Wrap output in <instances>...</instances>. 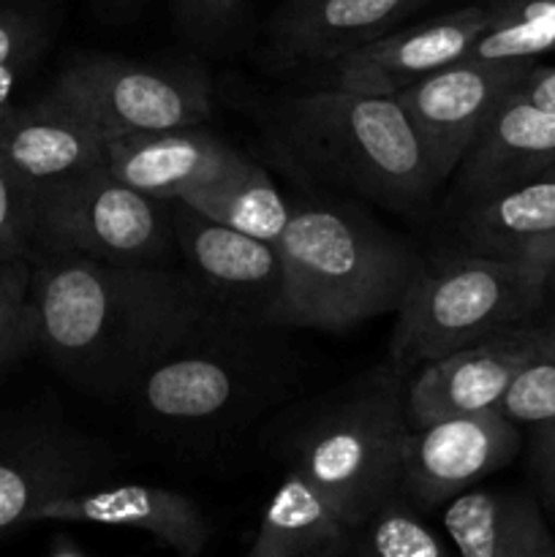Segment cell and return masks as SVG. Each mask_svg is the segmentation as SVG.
Listing matches in <instances>:
<instances>
[{"mask_svg": "<svg viewBox=\"0 0 555 557\" xmlns=\"http://www.w3.org/2000/svg\"><path fill=\"white\" fill-rule=\"evenodd\" d=\"M166 207L174 245L207 297L237 324L278 330L286 299V270L278 243L221 226L183 199H169Z\"/></svg>", "mask_w": 555, "mask_h": 557, "instance_id": "9", "label": "cell"}, {"mask_svg": "<svg viewBox=\"0 0 555 557\" xmlns=\"http://www.w3.org/2000/svg\"><path fill=\"white\" fill-rule=\"evenodd\" d=\"M38 348L79 389L131 395L163 357L229 321L190 272L112 264L76 253L30 256Z\"/></svg>", "mask_w": 555, "mask_h": 557, "instance_id": "1", "label": "cell"}, {"mask_svg": "<svg viewBox=\"0 0 555 557\" xmlns=\"http://www.w3.org/2000/svg\"><path fill=\"white\" fill-rule=\"evenodd\" d=\"M536 357L531 324H522L422 364L406 386L408 428L495 408L517 370Z\"/></svg>", "mask_w": 555, "mask_h": 557, "instance_id": "14", "label": "cell"}, {"mask_svg": "<svg viewBox=\"0 0 555 557\" xmlns=\"http://www.w3.org/2000/svg\"><path fill=\"white\" fill-rule=\"evenodd\" d=\"M531 335L536 343L539 357L555 359V310H550L542 319L531 321Z\"/></svg>", "mask_w": 555, "mask_h": 557, "instance_id": "34", "label": "cell"}, {"mask_svg": "<svg viewBox=\"0 0 555 557\" xmlns=\"http://www.w3.org/2000/svg\"><path fill=\"white\" fill-rule=\"evenodd\" d=\"M172 243L166 201L125 185L107 163L38 190L36 250L112 264H158Z\"/></svg>", "mask_w": 555, "mask_h": 557, "instance_id": "6", "label": "cell"}, {"mask_svg": "<svg viewBox=\"0 0 555 557\" xmlns=\"http://www.w3.org/2000/svg\"><path fill=\"white\" fill-rule=\"evenodd\" d=\"M406 386L408 373L375 364L292 406L270 430L275 460L316 484L351 528L400 493Z\"/></svg>", "mask_w": 555, "mask_h": 557, "instance_id": "2", "label": "cell"}, {"mask_svg": "<svg viewBox=\"0 0 555 557\" xmlns=\"http://www.w3.org/2000/svg\"><path fill=\"white\" fill-rule=\"evenodd\" d=\"M428 0H286L272 20L278 63H332L395 30Z\"/></svg>", "mask_w": 555, "mask_h": 557, "instance_id": "18", "label": "cell"}, {"mask_svg": "<svg viewBox=\"0 0 555 557\" xmlns=\"http://www.w3.org/2000/svg\"><path fill=\"white\" fill-rule=\"evenodd\" d=\"M103 145V131L52 87L38 101L11 109L0 123V152L38 190L101 166Z\"/></svg>", "mask_w": 555, "mask_h": 557, "instance_id": "17", "label": "cell"}, {"mask_svg": "<svg viewBox=\"0 0 555 557\" xmlns=\"http://www.w3.org/2000/svg\"><path fill=\"white\" fill-rule=\"evenodd\" d=\"M520 449L517 424L498 408L408 428L400 446V495L417 509L446 506Z\"/></svg>", "mask_w": 555, "mask_h": 557, "instance_id": "11", "label": "cell"}, {"mask_svg": "<svg viewBox=\"0 0 555 557\" xmlns=\"http://www.w3.org/2000/svg\"><path fill=\"white\" fill-rule=\"evenodd\" d=\"M44 520L128 528L183 557H199L212 536L205 511L190 495L150 484H98L60 495L36 511V522Z\"/></svg>", "mask_w": 555, "mask_h": 557, "instance_id": "15", "label": "cell"}, {"mask_svg": "<svg viewBox=\"0 0 555 557\" xmlns=\"http://www.w3.org/2000/svg\"><path fill=\"white\" fill-rule=\"evenodd\" d=\"M444 531L462 557H555L536 498L520 490H473L452 498Z\"/></svg>", "mask_w": 555, "mask_h": 557, "instance_id": "21", "label": "cell"}, {"mask_svg": "<svg viewBox=\"0 0 555 557\" xmlns=\"http://www.w3.org/2000/svg\"><path fill=\"white\" fill-rule=\"evenodd\" d=\"M180 199L210 221L264 243H278L292 215L286 196L272 183L267 169L254 161H245L215 183L188 190Z\"/></svg>", "mask_w": 555, "mask_h": 557, "instance_id": "23", "label": "cell"}, {"mask_svg": "<svg viewBox=\"0 0 555 557\" xmlns=\"http://www.w3.org/2000/svg\"><path fill=\"white\" fill-rule=\"evenodd\" d=\"M30 60H11V63H0V123L9 117L11 109L16 107L14 103V90L20 85V76L25 71V65Z\"/></svg>", "mask_w": 555, "mask_h": 557, "instance_id": "33", "label": "cell"}, {"mask_svg": "<svg viewBox=\"0 0 555 557\" xmlns=\"http://www.w3.org/2000/svg\"><path fill=\"white\" fill-rule=\"evenodd\" d=\"M254 332L261 330L229 319L147 370L131 392L145 422L183 438L232 422L261 386Z\"/></svg>", "mask_w": 555, "mask_h": 557, "instance_id": "7", "label": "cell"}, {"mask_svg": "<svg viewBox=\"0 0 555 557\" xmlns=\"http://www.w3.org/2000/svg\"><path fill=\"white\" fill-rule=\"evenodd\" d=\"M27 261H30V259H20V261H0V286H3V283H9L11 277H14L16 272H20L22 267L27 264Z\"/></svg>", "mask_w": 555, "mask_h": 557, "instance_id": "36", "label": "cell"}, {"mask_svg": "<svg viewBox=\"0 0 555 557\" xmlns=\"http://www.w3.org/2000/svg\"><path fill=\"white\" fill-rule=\"evenodd\" d=\"M460 237L473 253L542 267L555 288V180H531L466 201Z\"/></svg>", "mask_w": 555, "mask_h": 557, "instance_id": "20", "label": "cell"}, {"mask_svg": "<svg viewBox=\"0 0 555 557\" xmlns=\"http://www.w3.org/2000/svg\"><path fill=\"white\" fill-rule=\"evenodd\" d=\"M511 92H515L517 98H522V101H531L533 107L555 112V69L533 63L531 69H528V74L511 87Z\"/></svg>", "mask_w": 555, "mask_h": 557, "instance_id": "32", "label": "cell"}, {"mask_svg": "<svg viewBox=\"0 0 555 557\" xmlns=\"http://www.w3.org/2000/svg\"><path fill=\"white\" fill-rule=\"evenodd\" d=\"M49 41L47 14L33 0H0V63L36 60Z\"/></svg>", "mask_w": 555, "mask_h": 557, "instance_id": "29", "label": "cell"}, {"mask_svg": "<svg viewBox=\"0 0 555 557\" xmlns=\"http://www.w3.org/2000/svg\"><path fill=\"white\" fill-rule=\"evenodd\" d=\"M536 180H555V161L553 163H550V166L547 169H544V172L542 174H539V177Z\"/></svg>", "mask_w": 555, "mask_h": 557, "instance_id": "37", "label": "cell"}, {"mask_svg": "<svg viewBox=\"0 0 555 557\" xmlns=\"http://www.w3.org/2000/svg\"><path fill=\"white\" fill-rule=\"evenodd\" d=\"M452 544L422 517V509L408 504L400 493L379 506L354 528L351 555L379 557H449Z\"/></svg>", "mask_w": 555, "mask_h": 557, "instance_id": "25", "label": "cell"}, {"mask_svg": "<svg viewBox=\"0 0 555 557\" xmlns=\"http://www.w3.org/2000/svg\"><path fill=\"white\" fill-rule=\"evenodd\" d=\"M536 60L462 58L397 92L439 183L457 172L462 156L511 87Z\"/></svg>", "mask_w": 555, "mask_h": 557, "instance_id": "10", "label": "cell"}, {"mask_svg": "<svg viewBox=\"0 0 555 557\" xmlns=\"http://www.w3.org/2000/svg\"><path fill=\"white\" fill-rule=\"evenodd\" d=\"M488 25V5H466L403 30H390L324 63L321 85L370 96H397L424 76L468 58Z\"/></svg>", "mask_w": 555, "mask_h": 557, "instance_id": "12", "label": "cell"}, {"mask_svg": "<svg viewBox=\"0 0 555 557\" xmlns=\"http://www.w3.org/2000/svg\"><path fill=\"white\" fill-rule=\"evenodd\" d=\"M107 455L85 435L60 428L0 433V533L36 522L60 495L107 484Z\"/></svg>", "mask_w": 555, "mask_h": 557, "instance_id": "13", "label": "cell"}, {"mask_svg": "<svg viewBox=\"0 0 555 557\" xmlns=\"http://www.w3.org/2000/svg\"><path fill=\"white\" fill-rule=\"evenodd\" d=\"M47 555L49 557H87L90 555V549H87L79 539L71 536V533H54V536L49 539Z\"/></svg>", "mask_w": 555, "mask_h": 557, "instance_id": "35", "label": "cell"}, {"mask_svg": "<svg viewBox=\"0 0 555 557\" xmlns=\"http://www.w3.org/2000/svg\"><path fill=\"white\" fill-rule=\"evenodd\" d=\"M245 161L243 152L201 125L109 136L103 145V163L114 177L163 201L215 183Z\"/></svg>", "mask_w": 555, "mask_h": 557, "instance_id": "16", "label": "cell"}, {"mask_svg": "<svg viewBox=\"0 0 555 557\" xmlns=\"http://www.w3.org/2000/svg\"><path fill=\"white\" fill-rule=\"evenodd\" d=\"M174 11L190 36L212 44L234 25L239 0H174Z\"/></svg>", "mask_w": 555, "mask_h": 557, "instance_id": "30", "label": "cell"}, {"mask_svg": "<svg viewBox=\"0 0 555 557\" xmlns=\"http://www.w3.org/2000/svg\"><path fill=\"white\" fill-rule=\"evenodd\" d=\"M52 90L82 109L103 136L205 125L210 90L199 71L134 63L118 54H76Z\"/></svg>", "mask_w": 555, "mask_h": 557, "instance_id": "8", "label": "cell"}, {"mask_svg": "<svg viewBox=\"0 0 555 557\" xmlns=\"http://www.w3.org/2000/svg\"><path fill=\"white\" fill-rule=\"evenodd\" d=\"M533 473H536L539 490L547 504V509L555 515V424L536 428V441H533L531 457Z\"/></svg>", "mask_w": 555, "mask_h": 557, "instance_id": "31", "label": "cell"}, {"mask_svg": "<svg viewBox=\"0 0 555 557\" xmlns=\"http://www.w3.org/2000/svg\"><path fill=\"white\" fill-rule=\"evenodd\" d=\"M495 408L509 422L533 430L555 424V359L536 357L522 364Z\"/></svg>", "mask_w": 555, "mask_h": 557, "instance_id": "27", "label": "cell"}, {"mask_svg": "<svg viewBox=\"0 0 555 557\" xmlns=\"http://www.w3.org/2000/svg\"><path fill=\"white\" fill-rule=\"evenodd\" d=\"M38 188L0 152V261L30 259L36 250Z\"/></svg>", "mask_w": 555, "mask_h": 557, "instance_id": "26", "label": "cell"}, {"mask_svg": "<svg viewBox=\"0 0 555 557\" xmlns=\"http://www.w3.org/2000/svg\"><path fill=\"white\" fill-rule=\"evenodd\" d=\"M354 528L303 473L286 471L259 522L250 557H351Z\"/></svg>", "mask_w": 555, "mask_h": 557, "instance_id": "22", "label": "cell"}, {"mask_svg": "<svg viewBox=\"0 0 555 557\" xmlns=\"http://www.w3.org/2000/svg\"><path fill=\"white\" fill-rule=\"evenodd\" d=\"M38 348V315L30 297V261L0 286V370Z\"/></svg>", "mask_w": 555, "mask_h": 557, "instance_id": "28", "label": "cell"}, {"mask_svg": "<svg viewBox=\"0 0 555 557\" xmlns=\"http://www.w3.org/2000/svg\"><path fill=\"white\" fill-rule=\"evenodd\" d=\"M278 125L310 172L384 210H417L441 185L395 96L321 85L288 98Z\"/></svg>", "mask_w": 555, "mask_h": 557, "instance_id": "4", "label": "cell"}, {"mask_svg": "<svg viewBox=\"0 0 555 557\" xmlns=\"http://www.w3.org/2000/svg\"><path fill=\"white\" fill-rule=\"evenodd\" d=\"M553 294L547 272L520 259L468 250L424 261L395 310L390 362L408 373L501 332L531 324Z\"/></svg>", "mask_w": 555, "mask_h": 557, "instance_id": "5", "label": "cell"}, {"mask_svg": "<svg viewBox=\"0 0 555 557\" xmlns=\"http://www.w3.org/2000/svg\"><path fill=\"white\" fill-rule=\"evenodd\" d=\"M471 58L536 60L555 52V0H490Z\"/></svg>", "mask_w": 555, "mask_h": 557, "instance_id": "24", "label": "cell"}, {"mask_svg": "<svg viewBox=\"0 0 555 557\" xmlns=\"http://www.w3.org/2000/svg\"><path fill=\"white\" fill-rule=\"evenodd\" d=\"M555 161V112L515 92L504 98L462 156L460 188L471 201L511 185L531 183Z\"/></svg>", "mask_w": 555, "mask_h": 557, "instance_id": "19", "label": "cell"}, {"mask_svg": "<svg viewBox=\"0 0 555 557\" xmlns=\"http://www.w3.org/2000/svg\"><path fill=\"white\" fill-rule=\"evenodd\" d=\"M286 299L281 326L343 332L395 313L424 259L359 210L330 201L292 205L278 239Z\"/></svg>", "mask_w": 555, "mask_h": 557, "instance_id": "3", "label": "cell"}]
</instances>
